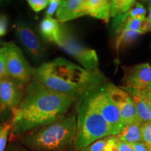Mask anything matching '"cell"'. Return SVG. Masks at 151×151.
I'll list each match as a JSON object with an SVG mask.
<instances>
[{
	"mask_svg": "<svg viewBox=\"0 0 151 151\" xmlns=\"http://www.w3.org/2000/svg\"><path fill=\"white\" fill-rule=\"evenodd\" d=\"M75 99L52 91L34 78L26 87L21 101L12 109L11 133L26 134L59 120Z\"/></svg>",
	"mask_w": 151,
	"mask_h": 151,
	"instance_id": "6da1fadb",
	"label": "cell"
},
{
	"mask_svg": "<svg viewBox=\"0 0 151 151\" xmlns=\"http://www.w3.org/2000/svg\"><path fill=\"white\" fill-rule=\"evenodd\" d=\"M33 77L48 89L73 98L101 86L104 80L99 70H88L61 58L36 68Z\"/></svg>",
	"mask_w": 151,
	"mask_h": 151,
	"instance_id": "7a4b0ae2",
	"label": "cell"
},
{
	"mask_svg": "<svg viewBox=\"0 0 151 151\" xmlns=\"http://www.w3.org/2000/svg\"><path fill=\"white\" fill-rule=\"evenodd\" d=\"M76 135V115L73 113L24 134L22 140L35 151H64L74 145Z\"/></svg>",
	"mask_w": 151,
	"mask_h": 151,
	"instance_id": "3957f363",
	"label": "cell"
},
{
	"mask_svg": "<svg viewBox=\"0 0 151 151\" xmlns=\"http://www.w3.org/2000/svg\"><path fill=\"white\" fill-rule=\"evenodd\" d=\"M113 136L111 128L85 93L78 97L76 107V135L73 147L82 151L98 139Z\"/></svg>",
	"mask_w": 151,
	"mask_h": 151,
	"instance_id": "277c9868",
	"label": "cell"
},
{
	"mask_svg": "<svg viewBox=\"0 0 151 151\" xmlns=\"http://www.w3.org/2000/svg\"><path fill=\"white\" fill-rule=\"evenodd\" d=\"M92 105L99 111L111 128L113 136L118 135L124 126L122 122L120 111L113 102L106 87L101 86L86 92Z\"/></svg>",
	"mask_w": 151,
	"mask_h": 151,
	"instance_id": "5b68a950",
	"label": "cell"
},
{
	"mask_svg": "<svg viewBox=\"0 0 151 151\" xmlns=\"http://www.w3.org/2000/svg\"><path fill=\"white\" fill-rule=\"evenodd\" d=\"M60 47L78 61L81 67L90 71H98L99 60L97 52L85 46L66 27H62Z\"/></svg>",
	"mask_w": 151,
	"mask_h": 151,
	"instance_id": "8992f818",
	"label": "cell"
},
{
	"mask_svg": "<svg viewBox=\"0 0 151 151\" xmlns=\"http://www.w3.org/2000/svg\"><path fill=\"white\" fill-rule=\"evenodd\" d=\"M6 72L8 77L22 84L32 80V68L28 63L20 48L14 43H6Z\"/></svg>",
	"mask_w": 151,
	"mask_h": 151,
	"instance_id": "52a82bcc",
	"label": "cell"
},
{
	"mask_svg": "<svg viewBox=\"0 0 151 151\" xmlns=\"http://www.w3.org/2000/svg\"><path fill=\"white\" fill-rule=\"evenodd\" d=\"M106 89L113 102L116 104L120 111L124 127L134 122H139L134 104L131 95L128 92L112 83L107 85Z\"/></svg>",
	"mask_w": 151,
	"mask_h": 151,
	"instance_id": "ba28073f",
	"label": "cell"
},
{
	"mask_svg": "<svg viewBox=\"0 0 151 151\" xmlns=\"http://www.w3.org/2000/svg\"><path fill=\"white\" fill-rule=\"evenodd\" d=\"M24 84L6 77L0 80V105L1 109L14 108L20 104L24 95Z\"/></svg>",
	"mask_w": 151,
	"mask_h": 151,
	"instance_id": "9c48e42d",
	"label": "cell"
},
{
	"mask_svg": "<svg viewBox=\"0 0 151 151\" xmlns=\"http://www.w3.org/2000/svg\"><path fill=\"white\" fill-rule=\"evenodd\" d=\"M124 76L122 82L124 88H140L151 82V67L148 63L122 67Z\"/></svg>",
	"mask_w": 151,
	"mask_h": 151,
	"instance_id": "30bf717a",
	"label": "cell"
},
{
	"mask_svg": "<svg viewBox=\"0 0 151 151\" xmlns=\"http://www.w3.org/2000/svg\"><path fill=\"white\" fill-rule=\"evenodd\" d=\"M14 29L19 40L32 58L40 60L43 55L42 45L35 32L24 22L14 24Z\"/></svg>",
	"mask_w": 151,
	"mask_h": 151,
	"instance_id": "8fae6325",
	"label": "cell"
},
{
	"mask_svg": "<svg viewBox=\"0 0 151 151\" xmlns=\"http://www.w3.org/2000/svg\"><path fill=\"white\" fill-rule=\"evenodd\" d=\"M55 16L56 20L60 23H64L87 16L85 8V0L61 1L55 13Z\"/></svg>",
	"mask_w": 151,
	"mask_h": 151,
	"instance_id": "7c38bea8",
	"label": "cell"
},
{
	"mask_svg": "<svg viewBox=\"0 0 151 151\" xmlns=\"http://www.w3.org/2000/svg\"><path fill=\"white\" fill-rule=\"evenodd\" d=\"M85 8L88 16L108 22L111 18V1L108 0H85Z\"/></svg>",
	"mask_w": 151,
	"mask_h": 151,
	"instance_id": "4fadbf2b",
	"label": "cell"
},
{
	"mask_svg": "<svg viewBox=\"0 0 151 151\" xmlns=\"http://www.w3.org/2000/svg\"><path fill=\"white\" fill-rule=\"evenodd\" d=\"M61 29L60 22L52 18H43L40 24V32L43 37L59 47L61 43Z\"/></svg>",
	"mask_w": 151,
	"mask_h": 151,
	"instance_id": "5bb4252c",
	"label": "cell"
},
{
	"mask_svg": "<svg viewBox=\"0 0 151 151\" xmlns=\"http://www.w3.org/2000/svg\"><path fill=\"white\" fill-rule=\"evenodd\" d=\"M141 125L140 122H137L126 126L122 132L118 135H116L118 141L130 143H134L142 141L141 139Z\"/></svg>",
	"mask_w": 151,
	"mask_h": 151,
	"instance_id": "9a60e30c",
	"label": "cell"
},
{
	"mask_svg": "<svg viewBox=\"0 0 151 151\" xmlns=\"http://www.w3.org/2000/svg\"><path fill=\"white\" fill-rule=\"evenodd\" d=\"M129 94L134 104L139 121L142 124L151 121V110L148 106L139 96L134 94Z\"/></svg>",
	"mask_w": 151,
	"mask_h": 151,
	"instance_id": "2e32d148",
	"label": "cell"
},
{
	"mask_svg": "<svg viewBox=\"0 0 151 151\" xmlns=\"http://www.w3.org/2000/svg\"><path fill=\"white\" fill-rule=\"evenodd\" d=\"M111 1V17L125 14L136 4L133 0H113Z\"/></svg>",
	"mask_w": 151,
	"mask_h": 151,
	"instance_id": "e0dca14e",
	"label": "cell"
},
{
	"mask_svg": "<svg viewBox=\"0 0 151 151\" xmlns=\"http://www.w3.org/2000/svg\"><path fill=\"white\" fill-rule=\"evenodd\" d=\"M141 34L136 32L126 31L124 30L120 35L118 37L116 41V48H119V47L122 46H128L130 43H134L139 38Z\"/></svg>",
	"mask_w": 151,
	"mask_h": 151,
	"instance_id": "ac0fdd59",
	"label": "cell"
},
{
	"mask_svg": "<svg viewBox=\"0 0 151 151\" xmlns=\"http://www.w3.org/2000/svg\"><path fill=\"white\" fill-rule=\"evenodd\" d=\"M121 88L129 94H136L141 97L151 110V92L147 89L146 86L140 88H127L124 87H122Z\"/></svg>",
	"mask_w": 151,
	"mask_h": 151,
	"instance_id": "d6986e66",
	"label": "cell"
},
{
	"mask_svg": "<svg viewBox=\"0 0 151 151\" xmlns=\"http://www.w3.org/2000/svg\"><path fill=\"white\" fill-rule=\"evenodd\" d=\"M143 20L140 18H131V17H129V18H127V21H126L125 24H124L123 30H122V31L126 30V31L136 32H139L141 34V22H142ZM141 35H142V34H141Z\"/></svg>",
	"mask_w": 151,
	"mask_h": 151,
	"instance_id": "ffe728a7",
	"label": "cell"
},
{
	"mask_svg": "<svg viewBox=\"0 0 151 151\" xmlns=\"http://www.w3.org/2000/svg\"><path fill=\"white\" fill-rule=\"evenodd\" d=\"M6 58H7V46L0 48V80L8 77L6 72Z\"/></svg>",
	"mask_w": 151,
	"mask_h": 151,
	"instance_id": "44dd1931",
	"label": "cell"
},
{
	"mask_svg": "<svg viewBox=\"0 0 151 151\" xmlns=\"http://www.w3.org/2000/svg\"><path fill=\"white\" fill-rule=\"evenodd\" d=\"M109 137H105L101 139H98L91 144L86 147L82 151H104Z\"/></svg>",
	"mask_w": 151,
	"mask_h": 151,
	"instance_id": "7402d4cb",
	"label": "cell"
},
{
	"mask_svg": "<svg viewBox=\"0 0 151 151\" xmlns=\"http://www.w3.org/2000/svg\"><path fill=\"white\" fill-rule=\"evenodd\" d=\"M146 11L144 6L139 3H136L130 10L128 11L129 17L131 18H138L144 20L146 18L145 15H146Z\"/></svg>",
	"mask_w": 151,
	"mask_h": 151,
	"instance_id": "603a6c76",
	"label": "cell"
},
{
	"mask_svg": "<svg viewBox=\"0 0 151 151\" xmlns=\"http://www.w3.org/2000/svg\"><path fill=\"white\" fill-rule=\"evenodd\" d=\"M141 139L143 142L151 148V121L141 125Z\"/></svg>",
	"mask_w": 151,
	"mask_h": 151,
	"instance_id": "cb8c5ba5",
	"label": "cell"
},
{
	"mask_svg": "<svg viewBox=\"0 0 151 151\" xmlns=\"http://www.w3.org/2000/svg\"><path fill=\"white\" fill-rule=\"evenodd\" d=\"M11 133L10 124H5L0 131V151H4L9 134Z\"/></svg>",
	"mask_w": 151,
	"mask_h": 151,
	"instance_id": "d4e9b609",
	"label": "cell"
},
{
	"mask_svg": "<svg viewBox=\"0 0 151 151\" xmlns=\"http://www.w3.org/2000/svg\"><path fill=\"white\" fill-rule=\"evenodd\" d=\"M27 3L30 8L35 12H40L46 9L50 3L49 0H28Z\"/></svg>",
	"mask_w": 151,
	"mask_h": 151,
	"instance_id": "484cf974",
	"label": "cell"
},
{
	"mask_svg": "<svg viewBox=\"0 0 151 151\" xmlns=\"http://www.w3.org/2000/svg\"><path fill=\"white\" fill-rule=\"evenodd\" d=\"M60 2V0H50V3L46 11V18H52V16L58 10Z\"/></svg>",
	"mask_w": 151,
	"mask_h": 151,
	"instance_id": "4316f807",
	"label": "cell"
},
{
	"mask_svg": "<svg viewBox=\"0 0 151 151\" xmlns=\"http://www.w3.org/2000/svg\"><path fill=\"white\" fill-rule=\"evenodd\" d=\"M118 142V139H117L116 135L109 136L104 151H118V147H117Z\"/></svg>",
	"mask_w": 151,
	"mask_h": 151,
	"instance_id": "83f0119b",
	"label": "cell"
},
{
	"mask_svg": "<svg viewBox=\"0 0 151 151\" xmlns=\"http://www.w3.org/2000/svg\"><path fill=\"white\" fill-rule=\"evenodd\" d=\"M134 151H151V148L148 146H147L143 141L137 142L132 144Z\"/></svg>",
	"mask_w": 151,
	"mask_h": 151,
	"instance_id": "f1b7e54d",
	"label": "cell"
},
{
	"mask_svg": "<svg viewBox=\"0 0 151 151\" xmlns=\"http://www.w3.org/2000/svg\"><path fill=\"white\" fill-rule=\"evenodd\" d=\"M7 19L4 16H0V37L6 35L7 30Z\"/></svg>",
	"mask_w": 151,
	"mask_h": 151,
	"instance_id": "f546056e",
	"label": "cell"
},
{
	"mask_svg": "<svg viewBox=\"0 0 151 151\" xmlns=\"http://www.w3.org/2000/svg\"><path fill=\"white\" fill-rule=\"evenodd\" d=\"M117 147H118V151H134L132 144L124 141H118Z\"/></svg>",
	"mask_w": 151,
	"mask_h": 151,
	"instance_id": "4dcf8cb0",
	"label": "cell"
},
{
	"mask_svg": "<svg viewBox=\"0 0 151 151\" xmlns=\"http://www.w3.org/2000/svg\"><path fill=\"white\" fill-rule=\"evenodd\" d=\"M151 30V23L148 20V18H146L141 22V34H144Z\"/></svg>",
	"mask_w": 151,
	"mask_h": 151,
	"instance_id": "1f68e13d",
	"label": "cell"
},
{
	"mask_svg": "<svg viewBox=\"0 0 151 151\" xmlns=\"http://www.w3.org/2000/svg\"><path fill=\"white\" fill-rule=\"evenodd\" d=\"M146 88L149 90V91L151 92V82L149 83L147 85V86H146Z\"/></svg>",
	"mask_w": 151,
	"mask_h": 151,
	"instance_id": "d6a6232c",
	"label": "cell"
},
{
	"mask_svg": "<svg viewBox=\"0 0 151 151\" xmlns=\"http://www.w3.org/2000/svg\"><path fill=\"white\" fill-rule=\"evenodd\" d=\"M148 20H149V21H150V22L151 23V6L150 8V10H149V16H148Z\"/></svg>",
	"mask_w": 151,
	"mask_h": 151,
	"instance_id": "836d02e7",
	"label": "cell"
},
{
	"mask_svg": "<svg viewBox=\"0 0 151 151\" xmlns=\"http://www.w3.org/2000/svg\"><path fill=\"white\" fill-rule=\"evenodd\" d=\"M1 128H2V127H1V126H0V131H1Z\"/></svg>",
	"mask_w": 151,
	"mask_h": 151,
	"instance_id": "e575fe53",
	"label": "cell"
},
{
	"mask_svg": "<svg viewBox=\"0 0 151 151\" xmlns=\"http://www.w3.org/2000/svg\"><path fill=\"white\" fill-rule=\"evenodd\" d=\"M1 110H2V109H1V105H0V111Z\"/></svg>",
	"mask_w": 151,
	"mask_h": 151,
	"instance_id": "d590c367",
	"label": "cell"
}]
</instances>
